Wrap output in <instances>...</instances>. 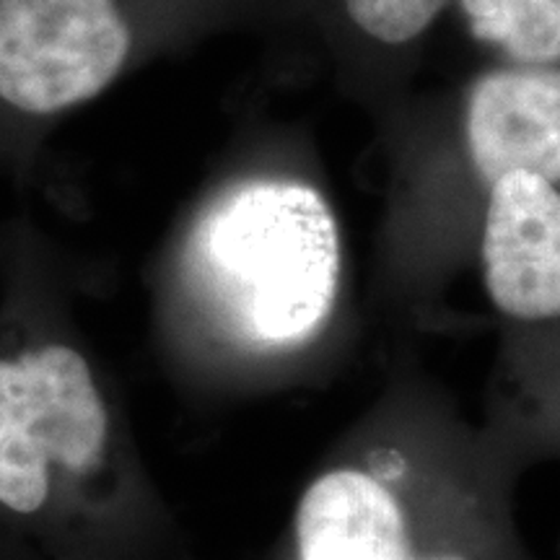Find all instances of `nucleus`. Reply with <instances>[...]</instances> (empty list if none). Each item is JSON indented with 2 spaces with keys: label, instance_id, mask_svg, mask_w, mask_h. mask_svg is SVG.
I'll return each mask as SVG.
<instances>
[{
  "label": "nucleus",
  "instance_id": "obj_1",
  "mask_svg": "<svg viewBox=\"0 0 560 560\" xmlns=\"http://www.w3.org/2000/svg\"><path fill=\"white\" fill-rule=\"evenodd\" d=\"M190 270L236 338L289 346L310 338L338 296V223L304 182H240L200 213Z\"/></svg>",
  "mask_w": 560,
  "mask_h": 560
},
{
  "label": "nucleus",
  "instance_id": "obj_2",
  "mask_svg": "<svg viewBox=\"0 0 560 560\" xmlns=\"http://www.w3.org/2000/svg\"><path fill=\"white\" fill-rule=\"evenodd\" d=\"M107 439V412L79 350L50 342L0 359V503L32 514L50 465L89 470Z\"/></svg>",
  "mask_w": 560,
  "mask_h": 560
},
{
  "label": "nucleus",
  "instance_id": "obj_3",
  "mask_svg": "<svg viewBox=\"0 0 560 560\" xmlns=\"http://www.w3.org/2000/svg\"><path fill=\"white\" fill-rule=\"evenodd\" d=\"M482 262L503 314L560 319V192L552 182L511 172L490 185Z\"/></svg>",
  "mask_w": 560,
  "mask_h": 560
},
{
  "label": "nucleus",
  "instance_id": "obj_4",
  "mask_svg": "<svg viewBox=\"0 0 560 560\" xmlns=\"http://www.w3.org/2000/svg\"><path fill=\"white\" fill-rule=\"evenodd\" d=\"M467 151L488 185L511 172L560 182V68H499L475 81Z\"/></svg>",
  "mask_w": 560,
  "mask_h": 560
},
{
  "label": "nucleus",
  "instance_id": "obj_5",
  "mask_svg": "<svg viewBox=\"0 0 560 560\" xmlns=\"http://www.w3.org/2000/svg\"><path fill=\"white\" fill-rule=\"evenodd\" d=\"M296 532L301 560H412L397 501L355 470L330 472L306 490Z\"/></svg>",
  "mask_w": 560,
  "mask_h": 560
},
{
  "label": "nucleus",
  "instance_id": "obj_6",
  "mask_svg": "<svg viewBox=\"0 0 560 560\" xmlns=\"http://www.w3.org/2000/svg\"><path fill=\"white\" fill-rule=\"evenodd\" d=\"M470 32L522 66L560 60V0H459Z\"/></svg>",
  "mask_w": 560,
  "mask_h": 560
},
{
  "label": "nucleus",
  "instance_id": "obj_7",
  "mask_svg": "<svg viewBox=\"0 0 560 560\" xmlns=\"http://www.w3.org/2000/svg\"><path fill=\"white\" fill-rule=\"evenodd\" d=\"M444 5L446 0H346L350 21L384 45L416 39L429 30Z\"/></svg>",
  "mask_w": 560,
  "mask_h": 560
},
{
  "label": "nucleus",
  "instance_id": "obj_8",
  "mask_svg": "<svg viewBox=\"0 0 560 560\" xmlns=\"http://www.w3.org/2000/svg\"><path fill=\"white\" fill-rule=\"evenodd\" d=\"M439 560H462V558H439Z\"/></svg>",
  "mask_w": 560,
  "mask_h": 560
}]
</instances>
